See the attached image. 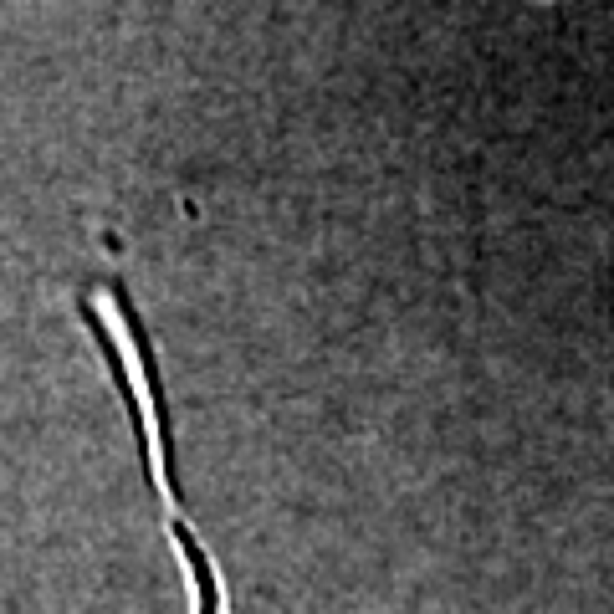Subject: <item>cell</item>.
I'll return each instance as SVG.
<instances>
[{
	"label": "cell",
	"mask_w": 614,
	"mask_h": 614,
	"mask_svg": "<svg viewBox=\"0 0 614 614\" xmlns=\"http://www.w3.org/2000/svg\"><path fill=\"white\" fill-rule=\"evenodd\" d=\"M174 538H180V548H185V563H190V574H195V604H200V614H221V594H215V574H210V558H205V548L195 543V533H190V522L185 517H174Z\"/></svg>",
	"instance_id": "cell-1"
}]
</instances>
